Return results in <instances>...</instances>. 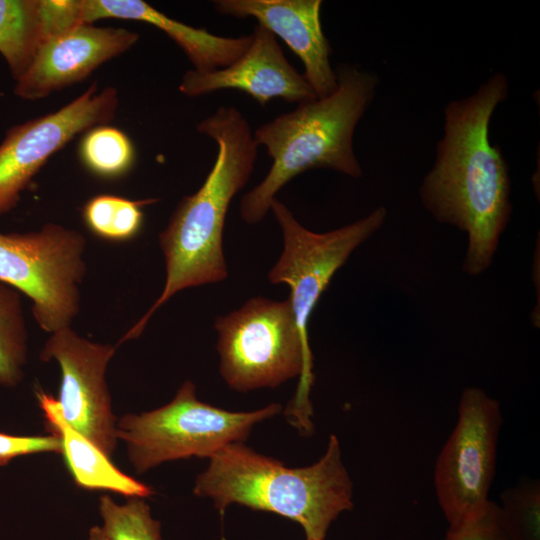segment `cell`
Returning a JSON list of instances; mask_svg holds the SVG:
<instances>
[{"instance_id": "cell-1", "label": "cell", "mask_w": 540, "mask_h": 540, "mask_svg": "<svg viewBox=\"0 0 540 540\" xmlns=\"http://www.w3.org/2000/svg\"><path fill=\"white\" fill-rule=\"evenodd\" d=\"M508 92L506 76L496 73L475 93L445 107L444 135L419 190L437 222L466 233L462 269L470 276L490 267L512 213L509 167L489 139L492 115Z\"/></svg>"}, {"instance_id": "cell-2", "label": "cell", "mask_w": 540, "mask_h": 540, "mask_svg": "<svg viewBox=\"0 0 540 540\" xmlns=\"http://www.w3.org/2000/svg\"><path fill=\"white\" fill-rule=\"evenodd\" d=\"M217 144V156L201 187L181 199L159 234L165 261L163 290L119 343L141 335L152 315L179 291L217 283L228 276L223 230L232 199L246 185L258 145L248 120L233 106H221L196 126Z\"/></svg>"}, {"instance_id": "cell-3", "label": "cell", "mask_w": 540, "mask_h": 540, "mask_svg": "<svg viewBox=\"0 0 540 540\" xmlns=\"http://www.w3.org/2000/svg\"><path fill=\"white\" fill-rule=\"evenodd\" d=\"M193 494L209 498L223 514L233 504L297 522L306 540H325L331 524L353 508V482L331 434L318 461L299 468L232 443L209 459Z\"/></svg>"}, {"instance_id": "cell-4", "label": "cell", "mask_w": 540, "mask_h": 540, "mask_svg": "<svg viewBox=\"0 0 540 540\" xmlns=\"http://www.w3.org/2000/svg\"><path fill=\"white\" fill-rule=\"evenodd\" d=\"M337 87L327 97L297 104L259 126L253 137L265 146L272 165L241 199L240 214L247 224L260 222L281 188L297 175L327 168L353 178L362 168L353 149L355 128L371 104L378 77L369 71L342 65Z\"/></svg>"}, {"instance_id": "cell-5", "label": "cell", "mask_w": 540, "mask_h": 540, "mask_svg": "<svg viewBox=\"0 0 540 540\" xmlns=\"http://www.w3.org/2000/svg\"><path fill=\"white\" fill-rule=\"evenodd\" d=\"M214 328L218 333L219 372L231 389L249 392L276 388L300 378L289 413L300 430L310 432L313 356L309 341L298 329L289 299L251 298L239 309L219 316Z\"/></svg>"}, {"instance_id": "cell-6", "label": "cell", "mask_w": 540, "mask_h": 540, "mask_svg": "<svg viewBox=\"0 0 540 540\" xmlns=\"http://www.w3.org/2000/svg\"><path fill=\"white\" fill-rule=\"evenodd\" d=\"M279 403L252 411H229L197 398L187 380L167 404L121 416L117 439L125 443L130 464L143 474L162 463L191 457L210 458L232 443H245L255 425L278 415Z\"/></svg>"}, {"instance_id": "cell-7", "label": "cell", "mask_w": 540, "mask_h": 540, "mask_svg": "<svg viewBox=\"0 0 540 540\" xmlns=\"http://www.w3.org/2000/svg\"><path fill=\"white\" fill-rule=\"evenodd\" d=\"M85 248L80 232L54 223L0 233V283L30 298L33 317L47 333L71 327L79 313Z\"/></svg>"}, {"instance_id": "cell-8", "label": "cell", "mask_w": 540, "mask_h": 540, "mask_svg": "<svg viewBox=\"0 0 540 540\" xmlns=\"http://www.w3.org/2000/svg\"><path fill=\"white\" fill-rule=\"evenodd\" d=\"M502 423L497 399L479 387L462 391L457 422L437 457L433 476L449 526L472 517L489 502Z\"/></svg>"}, {"instance_id": "cell-9", "label": "cell", "mask_w": 540, "mask_h": 540, "mask_svg": "<svg viewBox=\"0 0 540 540\" xmlns=\"http://www.w3.org/2000/svg\"><path fill=\"white\" fill-rule=\"evenodd\" d=\"M270 210L282 231L283 250L268 280L289 287L298 329L309 341L308 322L321 295L353 251L385 223L387 210L378 207L364 218L324 233L305 228L277 198Z\"/></svg>"}, {"instance_id": "cell-10", "label": "cell", "mask_w": 540, "mask_h": 540, "mask_svg": "<svg viewBox=\"0 0 540 540\" xmlns=\"http://www.w3.org/2000/svg\"><path fill=\"white\" fill-rule=\"evenodd\" d=\"M118 92L96 82L55 112L11 127L0 144V216L16 207L21 193L47 160L76 135L108 124L115 116Z\"/></svg>"}, {"instance_id": "cell-11", "label": "cell", "mask_w": 540, "mask_h": 540, "mask_svg": "<svg viewBox=\"0 0 540 540\" xmlns=\"http://www.w3.org/2000/svg\"><path fill=\"white\" fill-rule=\"evenodd\" d=\"M116 346L90 341L71 327L50 334L40 352L42 361L55 360L61 371L56 398L65 421L107 457L117 447V419L106 382Z\"/></svg>"}, {"instance_id": "cell-12", "label": "cell", "mask_w": 540, "mask_h": 540, "mask_svg": "<svg viewBox=\"0 0 540 540\" xmlns=\"http://www.w3.org/2000/svg\"><path fill=\"white\" fill-rule=\"evenodd\" d=\"M139 34L121 27L82 24L46 39L16 80L14 93L39 100L88 77L106 61L130 49Z\"/></svg>"}, {"instance_id": "cell-13", "label": "cell", "mask_w": 540, "mask_h": 540, "mask_svg": "<svg viewBox=\"0 0 540 540\" xmlns=\"http://www.w3.org/2000/svg\"><path fill=\"white\" fill-rule=\"evenodd\" d=\"M251 37L246 51L229 66L210 73L187 71L179 91L198 97L237 89L261 105L273 98L297 104L317 99L304 76L289 63L273 33L257 24Z\"/></svg>"}, {"instance_id": "cell-14", "label": "cell", "mask_w": 540, "mask_h": 540, "mask_svg": "<svg viewBox=\"0 0 540 540\" xmlns=\"http://www.w3.org/2000/svg\"><path fill=\"white\" fill-rule=\"evenodd\" d=\"M213 5L222 15L253 17L258 25L280 37L300 58L303 76L317 98L336 89L332 50L321 25V0H216Z\"/></svg>"}, {"instance_id": "cell-15", "label": "cell", "mask_w": 540, "mask_h": 540, "mask_svg": "<svg viewBox=\"0 0 540 540\" xmlns=\"http://www.w3.org/2000/svg\"><path fill=\"white\" fill-rule=\"evenodd\" d=\"M84 24L104 18L148 23L168 35L187 55L198 73L229 66L248 48L251 34L225 37L170 18L143 0H82Z\"/></svg>"}, {"instance_id": "cell-16", "label": "cell", "mask_w": 540, "mask_h": 540, "mask_svg": "<svg viewBox=\"0 0 540 540\" xmlns=\"http://www.w3.org/2000/svg\"><path fill=\"white\" fill-rule=\"evenodd\" d=\"M36 397L52 434L60 439L61 454L77 486L111 491L128 498L152 496L151 486L123 473L95 444L65 421L56 398L43 390H37Z\"/></svg>"}, {"instance_id": "cell-17", "label": "cell", "mask_w": 540, "mask_h": 540, "mask_svg": "<svg viewBox=\"0 0 540 540\" xmlns=\"http://www.w3.org/2000/svg\"><path fill=\"white\" fill-rule=\"evenodd\" d=\"M45 39L40 0H0V54L15 81Z\"/></svg>"}, {"instance_id": "cell-18", "label": "cell", "mask_w": 540, "mask_h": 540, "mask_svg": "<svg viewBox=\"0 0 540 540\" xmlns=\"http://www.w3.org/2000/svg\"><path fill=\"white\" fill-rule=\"evenodd\" d=\"M28 331L21 293L0 283V386L15 387L24 377Z\"/></svg>"}, {"instance_id": "cell-19", "label": "cell", "mask_w": 540, "mask_h": 540, "mask_svg": "<svg viewBox=\"0 0 540 540\" xmlns=\"http://www.w3.org/2000/svg\"><path fill=\"white\" fill-rule=\"evenodd\" d=\"M157 199L134 201L125 197L100 194L83 206L82 216L87 228L108 241H127L137 236L143 225V206Z\"/></svg>"}, {"instance_id": "cell-20", "label": "cell", "mask_w": 540, "mask_h": 540, "mask_svg": "<svg viewBox=\"0 0 540 540\" xmlns=\"http://www.w3.org/2000/svg\"><path fill=\"white\" fill-rule=\"evenodd\" d=\"M79 156L92 174L115 179L131 170L135 148L125 132L105 124L84 133L79 144Z\"/></svg>"}, {"instance_id": "cell-21", "label": "cell", "mask_w": 540, "mask_h": 540, "mask_svg": "<svg viewBox=\"0 0 540 540\" xmlns=\"http://www.w3.org/2000/svg\"><path fill=\"white\" fill-rule=\"evenodd\" d=\"M100 526L108 540H162L161 523L145 498L129 497L123 504L109 495L99 498Z\"/></svg>"}, {"instance_id": "cell-22", "label": "cell", "mask_w": 540, "mask_h": 540, "mask_svg": "<svg viewBox=\"0 0 540 540\" xmlns=\"http://www.w3.org/2000/svg\"><path fill=\"white\" fill-rule=\"evenodd\" d=\"M499 504L510 540H540V481L521 479L504 489Z\"/></svg>"}, {"instance_id": "cell-23", "label": "cell", "mask_w": 540, "mask_h": 540, "mask_svg": "<svg viewBox=\"0 0 540 540\" xmlns=\"http://www.w3.org/2000/svg\"><path fill=\"white\" fill-rule=\"evenodd\" d=\"M445 540H510L499 504L489 500L478 513L450 525Z\"/></svg>"}, {"instance_id": "cell-24", "label": "cell", "mask_w": 540, "mask_h": 540, "mask_svg": "<svg viewBox=\"0 0 540 540\" xmlns=\"http://www.w3.org/2000/svg\"><path fill=\"white\" fill-rule=\"evenodd\" d=\"M42 452H62L60 439L55 435L15 436L0 433V465H7L12 459Z\"/></svg>"}, {"instance_id": "cell-25", "label": "cell", "mask_w": 540, "mask_h": 540, "mask_svg": "<svg viewBox=\"0 0 540 540\" xmlns=\"http://www.w3.org/2000/svg\"><path fill=\"white\" fill-rule=\"evenodd\" d=\"M87 540H108L102 529L98 525H94L89 529Z\"/></svg>"}]
</instances>
